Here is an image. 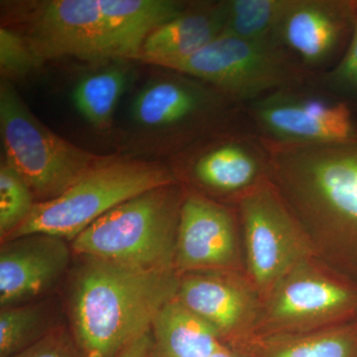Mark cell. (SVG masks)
I'll list each match as a JSON object with an SVG mask.
<instances>
[{
	"label": "cell",
	"instance_id": "obj_19",
	"mask_svg": "<svg viewBox=\"0 0 357 357\" xmlns=\"http://www.w3.org/2000/svg\"><path fill=\"white\" fill-rule=\"evenodd\" d=\"M234 349L246 357H357V319L307 335L250 338Z\"/></svg>",
	"mask_w": 357,
	"mask_h": 357
},
{
	"label": "cell",
	"instance_id": "obj_23",
	"mask_svg": "<svg viewBox=\"0 0 357 357\" xmlns=\"http://www.w3.org/2000/svg\"><path fill=\"white\" fill-rule=\"evenodd\" d=\"M36 204L34 195L20 174L6 161L0 168V238L1 243L27 220Z\"/></svg>",
	"mask_w": 357,
	"mask_h": 357
},
{
	"label": "cell",
	"instance_id": "obj_7",
	"mask_svg": "<svg viewBox=\"0 0 357 357\" xmlns=\"http://www.w3.org/2000/svg\"><path fill=\"white\" fill-rule=\"evenodd\" d=\"M356 319L357 283L314 256L263 298L251 338L307 335Z\"/></svg>",
	"mask_w": 357,
	"mask_h": 357
},
{
	"label": "cell",
	"instance_id": "obj_24",
	"mask_svg": "<svg viewBox=\"0 0 357 357\" xmlns=\"http://www.w3.org/2000/svg\"><path fill=\"white\" fill-rule=\"evenodd\" d=\"M354 20L347 50L335 67L312 81L331 95L357 107V0H354Z\"/></svg>",
	"mask_w": 357,
	"mask_h": 357
},
{
	"label": "cell",
	"instance_id": "obj_3",
	"mask_svg": "<svg viewBox=\"0 0 357 357\" xmlns=\"http://www.w3.org/2000/svg\"><path fill=\"white\" fill-rule=\"evenodd\" d=\"M83 259L70 293L72 333L86 357H115L151 331L177 296L180 277L175 270Z\"/></svg>",
	"mask_w": 357,
	"mask_h": 357
},
{
	"label": "cell",
	"instance_id": "obj_28",
	"mask_svg": "<svg viewBox=\"0 0 357 357\" xmlns=\"http://www.w3.org/2000/svg\"><path fill=\"white\" fill-rule=\"evenodd\" d=\"M210 357H246L241 352L236 351L227 344L222 345L220 349H218L215 354H211Z\"/></svg>",
	"mask_w": 357,
	"mask_h": 357
},
{
	"label": "cell",
	"instance_id": "obj_12",
	"mask_svg": "<svg viewBox=\"0 0 357 357\" xmlns=\"http://www.w3.org/2000/svg\"><path fill=\"white\" fill-rule=\"evenodd\" d=\"M354 20V0H287L275 39L314 79L344 55Z\"/></svg>",
	"mask_w": 357,
	"mask_h": 357
},
{
	"label": "cell",
	"instance_id": "obj_17",
	"mask_svg": "<svg viewBox=\"0 0 357 357\" xmlns=\"http://www.w3.org/2000/svg\"><path fill=\"white\" fill-rule=\"evenodd\" d=\"M225 1L189 6L148 35L135 60L161 66L191 56L222 34Z\"/></svg>",
	"mask_w": 357,
	"mask_h": 357
},
{
	"label": "cell",
	"instance_id": "obj_25",
	"mask_svg": "<svg viewBox=\"0 0 357 357\" xmlns=\"http://www.w3.org/2000/svg\"><path fill=\"white\" fill-rule=\"evenodd\" d=\"M40 67L27 40L13 28L0 29V70L2 79H20Z\"/></svg>",
	"mask_w": 357,
	"mask_h": 357
},
{
	"label": "cell",
	"instance_id": "obj_14",
	"mask_svg": "<svg viewBox=\"0 0 357 357\" xmlns=\"http://www.w3.org/2000/svg\"><path fill=\"white\" fill-rule=\"evenodd\" d=\"M190 176L199 187L196 192L234 208L269 180L266 145L245 121L243 128L199 152L192 160Z\"/></svg>",
	"mask_w": 357,
	"mask_h": 357
},
{
	"label": "cell",
	"instance_id": "obj_15",
	"mask_svg": "<svg viewBox=\"0 0 357 357\" xmlns=\"http://www.w3.org/2000/svg\"><path fill=\"white\" fill-rule=\"evenodd\" d=\"M66 239L32 234L4 241L0 248V304L18 306L50 291L68 271Z\"/></svg>",
	"mask_w": 357,
	"mask_h": 357
},
{
	"label": "cell",
	"instance_id": "obj_13",
	"mask_svg": "<svg viewBox=\"0 0 357 357\" xmlns=\"http://www.w3.org/2000/svg\"><path fill=\"white\" fill-rule=\"evenodd\" d=\"M177 299L210 324L232 349L248 342L262 298L244 272L206 271L182 275Z\"/></svg>",
	"mask_w": 357,
	"mask_h": 357
},
{
	"label": "cell",
	"instance_id": "obj_11",
	"mask_svg": "<svg viewBox=\"0 0 357 357\" xmlns=\"http://www.w3.org/2000/svg\"><path fill=\"white\" fill-rule=\"evenodd\" d=\"M175 271L245 273L241 222L236 208L185 189L178 222Z\"/></svg>",
	"mask_w": 357,
	"mask_h": 357
},
{
	"label": "cell",
	"instance_id": "obj_21",
	"mask_svg": "<svg viewBox=\"0 0 357 357\" xmlns=\"http://www.w3.org/2000/svg\"><path fill=\"white\" fill-rule=\"evenodd\" d=\"M44 303L1 307L0 357H13L31 347L58 326H52Z\"/></svg>",
	"mask_w": 357,
	"mask_h": 357
},
{
	"label": "cell",
	"instance_id": "obj_6",
	"mask_svg": "<svg viewBox=\"0 0 357 357\" xmlns=\"http://www.w3.org/2000/svg\"><path fill=\"white\" fill-rule=\"evenodd\" d=\"M0 130L6 162L29 185L36 203L57 199L112 158L91 153L53 132L6 79L0 84Z\"/></svg>",
	"mask_w": 357,
	"mask_h": 357
},
{
	"label": "cell",
	"instance_id": "obj_18",
	"mask_svg": "<svg viewBox=\"0 0 357 357\" xmlns=\"http://www.w3.org/2000/svg\"><path fill=\"white\" fill-rule=\"evenodd\" d=\"M151 331L159 357H210L225 344L210 324L177 297L159 312Z\"/></svg>",
	"mask_w": 357,
	"mask_h": 357
},
{
	"label": "cell",
	"instance_id": "obj_9",
	"mask_svg": "<svg viewBox=\"0 0 357 357\" xmlns=\"http://www.w3.org/2000/svg\"><path fill=\"white\" fill-rule=\"evenodd\" d=\"M234 208L243 234L245 273L263 299L296 265L317 256L316 251L270 178Z\"/></svg>",
	"mask_w": 357,
	"mask_h": 357
},
{
	"label": "cell",
	"instance_id": "obj_20",
	"mask_svg": "<svg viewBox=\"0 0 357 357\" xmlns=\"http://www.w3.org/2000/svg\"><path fill=\"white\" fill-rule=\"evenodd\" d=\"M287 0H227L225 34L276 43V32Z\"/></svg>",
	"mask_w": 357,
	"mask_h": 357
},
{
	"label": "cell",
	"instance_id": "obj_22",
	"mask_svg": "<svg viewBox=\"0 0 357 357\" xmlns=\"http://www.w3.org/2000/svg\"><path fill=\"white\" fill-rule=\"evenodd\" d=\"M126 84V74L122 70L89 75L77 84L73 102L86 121L96 128H105L112 121Z\"/></svg>",
	"mask_w": 357,
	"mask_h": 357
},
{
	"label": "cell",
	"instance_id": "obj_8",
	"mask_svg": "<svg viewBox=\"0 0 357 357\" xmlns=\"http://www.w3.org/2000/svg\"><path fill=\"white\" fill-rule=\"evenodd\" d=\"M161 67L210 84L241 107L279 89L312 81L280 45L225 33L192 55Z\"/></svg>",
	"mask_w": 357,
	"mask_h": 357
},
{
	"label": "cell",
	"instance_id": "obj_4",
	"mask_svg": "<svg viewBox=\"0 0 357 357\" xmlns=\"http://www.w3.org/2000/svg\"><path fill=\"white\" fill-rule=\"evenodd\" d=\"M182 183L161 185L112 208L72 241L82 257L175 270Z\"/></svg>",
	"mask_w": 357,
	"mask_h": 357
},
{
	"label": "cell",
	"instance_id": "obj_27",
	"mask_svg": "<svg viewBox=\"0 0 357 357\" xmlns=\"http://www.w3.org/2000/svg\"><path fill=\"white\" fill-rule=\"evenodd\" d=\"M115 357H159L151 331L136 338Z\"/></svg>",
	"mask_w": 357,
	"mask_h": 357
},
{
	"label": "cell",
	"instance_id": "obj_2",
	"mask_svg": "<svg viewBox=\"0 0 357 357\" xmlns=\"http://www.w3.org/2000/svg\"><path fill=\"white\" fill-rule=\"evenodd\" d=\"M15 24L39 65L64 57L135 60L145 39L189 4L174 0H45L21 4Z\"/></svg>",
	"mask_w": 357,
	"mask_h": 357
},
{
	"label": "cell",
	"instance_id": "obj_1",
	"mask_svg": "<svg viewBox=\"0 0 357 357\" xmlns=\"http://www.w3.org/2000/svg\"><path fill=\"white\" fill-rule=\"evenodd\" d=\"M264 143L270 180L317 256L357 283V137L321 144Z\"/></svg>",
	"mask_w": 357,
	"mask_h": 357
},
{
	"label": "cell",
	"instance_id": "obj_26",
	"mask_svg": "<svg viewBox=\"0 0 357 357\" xmlns=\"http://www.w3.org/2000/svg\"><path fill=\"white\" fill-rule=\"evenodd\" d=\"M13 357H86L72 332L58 326L31 347Z\"/></svg>",
	"mask_w": 357,
	"mask_h": 357
},
{
	"label": "cell",
	"instance_id": "obj_16",
	"mask_svg": "<svg viewBox=\"0 0 357 357\" xmlns=\"http://www.w3.org/2000/svg\"><path fill=\"white\" fill-rule=\"evenodd\" d=\"M185 79H170L149 84L136 96L132 114L150 128H178L215 115L236 114L241 107L217 89Z\"/></svg>",
	"mask_w": 357,
	"mask_h": 357
},
{
	"label": "cell",
	"instance_id": "obj_10",
	"mask_svg": "<svg viewBox=\"0 0 357 357\" xmlns=\"http://www.w3.org/2000/svg\"><path fill=\"white\" fill-rule=\"evenodd\" d=\"M354 107L314 83L282 89L241 107L250 128L277 144H321L357 137Z\"/></svg>",
	"mask_w": 357,
	"mask_h": 357
},
{
	"label": "cell",
	"instance_id": "obj_5",
	"mask_svg": "<svg viewBox=\"0 0 357 357\" xmlns=\"http://www.w3.org/2000/svg\"><path fill=\"white\" fill-rule=\"evenodd\" d=\"M177 182L175 173L163 164L112 156L57 199L36 203L27 220L2 243L32 234L73 241L124 202Z\"/></svg>",
	"mask_w": 357,
	"mask_h": 357
}]
</instances>
